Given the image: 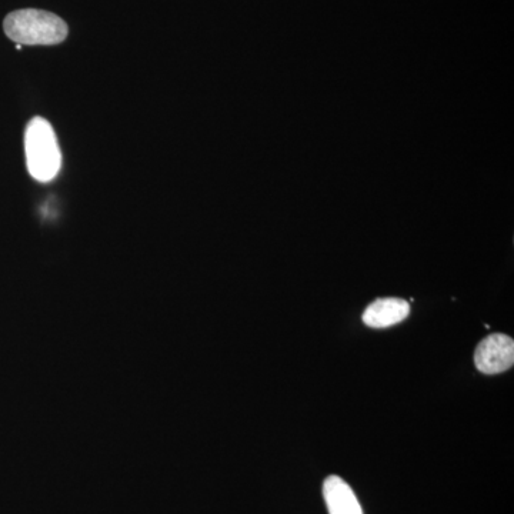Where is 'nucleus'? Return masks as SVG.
<instances>
[{"label": "nucleus", "mask_w": 514, "mask_h": 514, "mask_svg": "<svg viewBox=\"0 0 514 514\" xmlns=\"http://www.w3.org/2000/svg\"><path fill=\"white\" fill-rule=\"evenodd\" d=\"M410 313V306L406 300L397 297H385L377 299L372 305L367 306L363 313V322L375 329H385V327L395 326L403 322Z\"/></svg>", "instance_id": "20e7f679"}, {"label": "nucleus", "mask_w": 514, "mask_h": 514, "mask_svg": "<svg viewBox=\"0 0 514 514\" xmlns=\"http://www.w3.org/2000/svg\"><path fill=\"white\" fill-rule=\"evenodd\" d=\"M323 497L329 514H363L355 492L342 477H327L323 483Z\"/></svg>", "instance_id": "39448f33"}, {"label": "nucleus", "mask_w": 514, "mask_h": 514, "mask_svg": "<svg viewBox=\"0 0 514 514\" xmlns=\"http://www.w3.org/2000/svg\"><path fill=\"white\" fill-rule=\"evenodd\" d=\"M6 36L16 45H59L68 38V25L55 13L39 9H20L9 13L3 22Z\"/></svg>", "instance_id": "f257e3e1"}, {"label": "nucleus", "mask_w": 514, "mask_h": 514, "mask_svg": "<svg viewBox=\"0 0 514 514\" xmlns=\"http://www.w3.org/2000/svg\"><path fill=\"white\" fill-rule=\"evenodd\" d=\"M514 342L512 337L496 333L483 339L475 352V366L485 375H497L512 369Z\"/></svg>", "instance_id": "7ed1b4c3"}, {"label": "nucleus", "mask_w": 514, "mask_h": 514, "mask_svg": "<svg viewBox=\"0 0 514 514\" xmlns=\"http://www.w3.org/2000/svg\"><path fill=\"white\" fill-rule=\"evenodd\" d=\"M26 165L30 176L38 182H50L62 168L58 138L48 120H30L25 132Z\"/></svg>", "instance_id": "f03ea898"}]
</instances>
